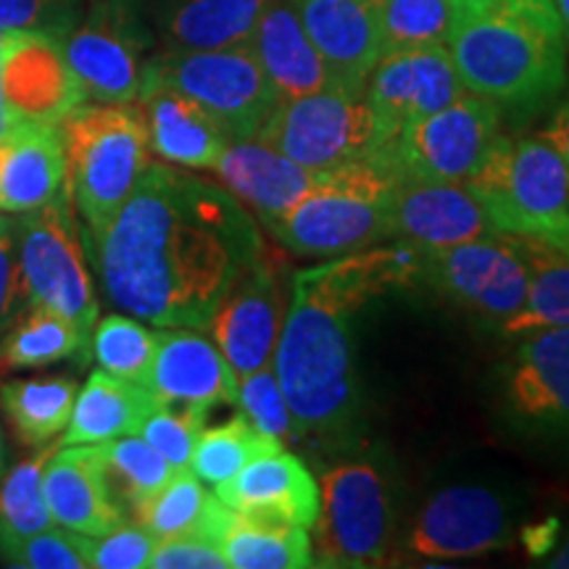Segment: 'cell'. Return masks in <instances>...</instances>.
<instances>
[{"mask_svg": "<svg viewBox=\"0 0 569 569\" xmlns=\"http://www.w3.org/2000/svg\"><path fill=\"white\" fill-rule=\"evenodd\" d=\"M84 251L117 311L206 330L227 290L264 259V238L222 182L151 161L111 222L84 238Z\"/></svg>", "mask_w": 569, "mask_h": 569, "instance_id": "6da1fadb", "label": "cell"}, {"mask_svg": "<svg viewBox=\"0 0 569 569\" xmlns=\"http://www.w3.org/2000/svg\"><path fill=\"white\" fill-rule=\"evenodd\" d=\"M422 272V248L369 246L298 269L272 365L293 415L296 436H330L351 422L359 403L353 319L390 284Z\"/></svg>", "mask_w": 569, "mask_h": 569, "instance_id": "7a4b0ae2", "label": "cell"}, {"mask_svg": "<svg viewBox=\"0 0 569 569\" xmlns=\"http://www.w3.org/2000/svg\"><path fill=\"white\" fill-rule=\"evenodd\" d=\"M567 34L553 0L459 11L448 53L467 92L501 109H540L567 84Z\"/></svg>", "mask_w": 569, "mask_h": 569, "instance_id": "3957f363", "label": "cell"}, {"mask_svg": "<svg viewBox=\"0 0 569 569\" xmlns=\"http://www.w3.org/2000/svg\"><path fill=\"white\" fill-rule=\"evenodd\" d=\"M398 177L375 156L317 174L309 193L264 222L284 251L332 259L396 238Z\"/></svg>", "mask_w": 569, "mask_h": 569, "instance_id": "277c9868", "label": "cell"}, {"mask_svg": "<svg viewBox=\"0 0 569 569\" xmlns=\"http://www.w3.org/2000/svg\"><path fill=\"white\" fill-rule=\"evenodd\" d=\"M59 130L71 203L88 227L82 238H96L151 163L146 119L138 103H82Z\"/></svg>", "mask_w": 569, "mask_h": 569, "instance_id": "5b68a950", "label": "cell"}, {"mask_svg": "<svg viewBox=\"0 0 569 569\" xmlns=\"http://www.w3.org/2000/svg\"><path fill=\"white\" fill-rule=\"evenodd\" d=\"M13 232L27 301L59 311L90 338L101 303L69 190L40 209L17 213Z\"/></svg>", "mask_w": 569, "mask_h": 569, "instance_id": "8992f818", "label": "cell"}, {"mask_svg": "<svg viewBox=\"0 0 569 569\" xmlns=\"http://www.w3.org/2000/svg\"><path fill=\"white\" fill-rule=\"evenodd\" d=\"M467 184L498 232L540 238L569 211V169L543 132L519 140L501 134Z\"/></svg>", "mask_w": 569, "mask_h": 569, "instance_id": "52a82bcc", "label": "cell"}, {"mask_svg": "<svg viewBox=\"0 0 569 569\" xmlns=\"http://www.w3.org/2000/svg\"><path fill=\"white\" fill-rule=\"evenodd\" d=\"M315 567L369 569L388 561L396 532L393 496L372 461L356 459L325 469L315 519Z\"/></svg>", "mask_w": 569, "mask_h": 569, "instance_id": "ba28073f", "label": "cell"}, {"mask_svg": "<svg viewBox=\"0 0 569 569\" xmlns=\"http://www.w3.org/2000/svg\"><path fill=\"white\" fill-rule=\"evenodd\" d=\"M146 77L201 103L232 140L256 138L280 103L248 42L217 51H161L151 56Z\"/></svg>", "mask_w": 569, "mask_h": 569, "instance_id": "9c48e42d", "label": "cell"}, {"mask_svg": "<svg viewBox=\"0 0 569 569\" xmlns=\"http://www.w3.org/2000/svg\"><path fill=\"white\" fill-rule=\"evenodd\" d=\"M501 134V106L465 92L440 111L403 127L390 146L372 156L398 180L469 182Z\"/></svg>", "mask_w": 569, "mask_h": 569, "instance_id": "30bf717a", "label": "cell"}, {"mask_svg": "<svg viewBox=\"0 0 569 569\" xmlns=\"http://www.w3.org/2000/svg\"><path fill=\"white\" fill-rule=\"evenodd\" d=\"M256 138L274 146L309 172H327L375 153V111L367 88L332 84L277 103Z\"/></svg>", "mask_w": 569, "mask_h": 569, "instance_id": "8fae6325", "label": "cell"}, {"mask_svg": "<svg viewBox=\"0 0 569 569\" xmlns=\"http://www.w3.org/2000/svg\"><path fill=\"white\" fill-rule=\"evenodd\" d=\"M61 46L88 101H138L153 32L134 0H88Z\"/></svg>", "mask_w": 569, "mask_h": 569, "instance_id": "7c38bea8", "label": "cell"}, {"mask_svg": "<svg viewBox=\"0 0 569 569\" xmlns=\"http://www.w3.org/2000/svg\"><path fill=\"white\" fill-rule=\"evenodd\" d=\"M419 277L496 325L507 322L522 309L530 282L525 256L517 248L515 234L507 232L438 251L422 248Z\"/></svg>", "mask_w": 569, "mask_h": 569, "instance_id": "4fadbf2b", "label": "cell"}, {"mask_svg": "<svg viewBox=\"0 0 569 569\" xmlns=\"http://www.w3.org/2000/svg\"><path fill=\"white\" fill-rule=\"evenodd\" d=\"M465 92L446 46L409 48L382 56L367 80V98L375 111L377 130L375 153L390 146L403 127L440 111Z\"/></svg>", "mask_w": 569, "mask_h": 569, "instance_id": "5bb4252c", "label": "cell"}, {"mask_svg": "<svg viewBox=\"0 0 569 569\" xmlns=\"http://www.w3.org/2000/svg\"><path fill=\"white\" fill-rule=\"evenodd\" d=\"M511 540V511L496 490L451 486L422 503L407 536L419 559H469L503 549Z\"/></svg>", "mask_w": 569, "mask_h": 569, "instance_id": "9a60e30c", "label": "cell"}, {"mask_svg": "<svg viewBox=\"0 0 569 569\" xmlns=\"http://www.w3.org/2000/svg\"><path fill=\"white\" fill-rule=\"evenodd\" d=\"M503 396L525 430L569 440V327L525 332L511 356Z\"/></svg>", "mask_w": 569, "mask_h": 569, "instance_id": "2e32d148", "label": "cell"}, {"mask_svg": "<svg viewBox=\"0 0 569 569\" xmlns=\"http://www.w3.org/2000/svg\"><path fill=\"white\" fill-rule=\"evenodd\" d=\"M284 309L288 301H284L280 274L267 259L256 261L227 290L206 330L211 332V340L224 353L238 380L272 361Z\"/></svg>", "mask_w": 569, "mask_h": 569, "instance_id": "e0dca14e", "label": "cell"}, {"mask_svg": "<svg viewBox=\"0 0 569 569\" xmlns=\"http://www.w3.org/2000/svg\"><path fill=\"white\" fill-rule=\"evenodd\" d=\"M159 346L148 375V390L159 403L209 415L238 407V375L224 353L196 327H159Z\"/></svg>", "mask_w": 569, "mask_h": 569, "instance_id": "ac0fdd59", "label": "cell"}, {"mask_svg": "<svg viewBox=\"0 0 569 569\" xmlns=\"http://www.w3.org/2000/svg\"><path fill=\"white\" fill-rule=\"evenodd\" d=\"M0 90L13 117L46 124H59L69 111L88 101L61 40L40 32L9 30Z\"/></svg>", "mask_w": 569, "mask_h": 569, "instance_id": "d6986e66", "label": "cell"}, {"mask_svg": "<svg viewBox=\"0 0 569 569\" xmlns=\"http://www.w3.org/2000/svg\"><path fill=\"white\" fill-rule=\"evenodd\" d=\"M393 222L396 238L425 251L469 243L498 232L486 206L467 182L398 180Z\"/></svg>", "mask_w": 569, "mask_h": 569, "instance_id": "ffe728a7", "label": "cell"}, {"mask_svg": "<svg viewBox=\"0 0 569 569\" xmlns=\"http://www.w3.org/2000/svg\"><path fill=\"white\" fill-rule=\"evenodd\" d=\"M42 493L56 525L98 538L127 522L113 501L101 443L59 446L42 469Z\"/></svg>", "mask_w": 569, "mask_h": 569, "instance_id": "44dd1931", "label": "cell"}, {"mask_svg": "<svg viewBox=\"0 0 569 569\" xmlns=\"http://www.w3.org/2000/svg\"><path fill=\"white\" fill-rule=\"evenodd\" d=\"M306 34L346 88H367L382 59L377 0H290Z\"/></svg>", "mask_w": 569, "mask_h": 569, "instance_id": "7402d4cb", "label": "cell"}, {"mask_svg": "<svg viewBox=\"0 0 569 569\" xmlns=\"http://www.w3.org/2000/svg\"><path fill=\"white\" fill-rule=\"evenodd\" d=\"M134 103L146 119L151 153L174 167L213 172L232 138L201 103L153 77H142Z\"/></svg>", "mask_w": 569, "mask_h": 569, "instance_id": "603a6c76", "label": "cell"}, {"mask_svg": "<svg viewBox=\"0 0 569 569\" xmlns=\"http://www.w3.org/2000/svg\"><path fill=\"white\" fill-rule=\"evenodd\" d=\"M238 515L288 519L311 530L319 515V486L311 469L296 453H261L238 475L213 488Z\"/></svg>", "mask_w": 569, "mask_h": 569, "instance_id": "cb8c5ba5", "label": "cell"}, {"mask_svg": "<svg viewBox=\"0 0 569 569\" xmlns=\"http://www.w3.org/2000/svg\"><path fill=\"white\" fill-rule=\"evenodd\" d=\"M67 184V153L59 124L17 119L0 142V211L24 213L59 198Z\"/></svg>", "mask_w": 569, "mask_h": 569, "instance_id": "d4e9b609", "label": "cell"}, {"mask_svg": "<svg viewBox=\"0 0 569 569\" xmlns=\"http://www.w3.org/2000/svg\"><path fill=\"white\" fill-rule=\"evenodd\" d=\"M213 172L261 224L280 217L298 198L309 193L319 174L303 169L261 138L227 142Z\"/></svg>", "mask_w": 569, "mask_h": 569, "instance_id": "484cf974", "label": "cell"}, {"mask_svg": "<svg viewBox=\"0 0 569 569\" xmlns=\"http://www.w3.org/2000/svg\"><path fill=\"white\" fill-rule=\"evenodd\" d=\"M280 101L338 84L315 42L306 34L290 0H274L248 40Z\"/></svg>", "mask_w": 569, "mask_h": 569, "instance_id": "4316f807", "label": "cell"}, {"mask_svg": "<svg viewBox=\"0 0 569 569\" xmlns=\"http://www.w3.org/2000/svg\"><path fill=\"white\" fill-rule=\"evenodd\" d=\"M274 0H156L161 51H217L243 46Z\"/></svg>", "mask_w": 569, "mask_h": 569, "instance_id": "83f0119b", "label": "cell"}, {"mask_svg": "<svg viewBox=\"0 0 569 569\" xmlns=\"http://www.w3.org/2000/svg\"><path fill=\"white\" fill-rule=\"evenodd\" d=\"M156 407L159 401L146 386L96 369L77 390L74 409L59 446L106 443V440L132 436L140 432L142 422Z\"/></svg>", "mask_w": 569, "mask_h": 569, "instance_id": "f1b7e54d", "label": "cell"}, {"mask_svg": "<svg viewBox=\"0 0 569 569\" xmlns=\"http://www.w3.org/2000/svg\"><path fill=\"white\" fill-rule=\"evenodd\" d=\"M227 567L232 569H306L315 567L309 528L288 519L251 517L234 511L222 536Z\"/></svg>", "mask_w": 569, "mask_h": 569, "instance_id": "f546056e", "label": "cell"}, {"mask_svg": "<svg viewBox=\"0 0 569 569\" xmlns=\"http://www.w3.org/2000/svg\"><path fill=\"white\" fill-rule=\"evenodd\" d=\"M515 240L528 264V298L498 330L503 336H525L543 327H569V256L530 234H515Z\"/></svg>", "mask_w": 569, "mask_h": 569, "instance_id": "4dcf8cb0", "label": "cell"}, {"mask_svg": "<svg viewBox=\"0 0 569 569\" xmlns=\"http://www.w3.org/2000/svg\"><path fill=\"white\" fill-rule=\"evenodd\" d=\"M77 390L74 377H19L0 386V403L21 443L42 448L67 430Z\"/></svg>", "mask_w": 569, "mask_h": 569, "instance_id": "1f68e13d", "label": "cell"}, {"mask_svg": "<svg viewBox=\"0 0 569 569\" xmlns=\"http://www.w3.org/2000/svg\"><path fill=\"white\" fill-rule=\"evenodd\" d=\"M90 338L71 319L40 303H27L0 346V361L11 369H42L88 356Z\"/></svg>", "mask_w": 569, "mask_h": 569, "instance_id": "d6a6232c", "label": "cell"}, {"mask_svg": "<svg viewBox=\"0 0 569 569\" xmlns=\"http://www.w3.org/2000/svg\"><path fill=\"white\" fill-rule=\"evenodd\" d=\"M101 446L113 501L119 503L124 517L132 515L138 519L146 503L174 478L177 469L138 432L106 440Z\"/></svg>", "mask_w": 569, "mask_h": 569, "instance_id": "836d02e7", "label": "cell"}, {"mask_svg": "<svg viewBox=\"0 0 569 569\" xmlns=\"http://www.w3.org/2000/svg\"><path fill=\"white\" fill-rule=\"evenodd\" d=\"M280 448H284L282 440L264 436L243 415H238L217 427H203L193 448V457H190V472L203 486L217 488L219 482L238 475L251 459L269 451H280Z\"/></svg>", "mask_w": 569, "mask_h": 569, "instance_id": "e575fe53", "label": "cell"}, {"mask_svg": "<svg viewBox=\"0 0 569 569\" xmlns=\"http://www.w3.org/2000/svg\"><path fill=\"white\" fill-rule=\"evenodd\" d=\"M156 346H159L156 330L142 319L122 315V311L98 317L90 332V348L98 369L122 380L140 382L146 388L156 359Z\"/></svg>", "mask_w": 569, "mask_h": 569, "instance_id": "d590c367", "label": "cell"}, {"mask_svg": "<svg viewBox=\"0 0 569 569\" xmlns=\"http://www.w3.org/2000/svg\"><path fill=\"white\" fill-rule=\"evenodd\" d=\"M56 448L59 443L42 446L0 478V538H24L56 525L42 493V469Z\"/></svg>", "mask_w": 569, "mask_h": 569, "instance_id": "8d00e7d4", "label": "cell"}, {"mask_svg": "<svg viewBox=\"0 0 569 569\" xmlns=\"http://www.w3.org/2000/svg\"><path fill=\"white\" fill-rule=\"evenodd\" d=\"M457 13L451 0H380L382 56L446 46Z\"/></svg>", "mask_w": 569, "mask_h": 569, "instance_id": "74e56055", "label": "cell"}, {"mask_svg": "<svg viewBox=\"0 0 569 569\" xmlns=\"http://www.w3.org/2000/svg\"><path fill=\"white\" fill-rule=\"evenodd\" d=\"M209 490L201 480L196 478L190 469H180L174 478L156 493L146 509L140 511L134 522H140L156 538H174L198 532L201 536V525L211 501Z\"/></svg>", "mask_w": 569, "mask_h": 569, "instance_id": "f35d334b", "label": "cell"}, {"mask_svg": "<svg viewBox=\"0 0 569 569\" xmlns=\"http://www.w3.org/2000/svg\"><path fill=\"white\" fill-rule=\"evenodd\" d=\"M92 538L61 525L24 538H0V559L24 569H90Z\"/></svg>", "mask_w": 569, "mask_h": 569, "instance_id": "ab89813d", "label": "cell"}, {"mask_svg": "<svg viewBox=\"0 0 569 569\" xmlns=\"http://www.w3.org/2000/svg\"><path fill=\"white\" fill-rule=\"evenodd\" d=\"M238 409L256 430L272 436L282 443L298 438L293 415H290L288 398L282 393L280 380H277L274 365L259 367L256 372L238 380Z\"/></svg>", "mask_w": 569, "mask_h": 569, "instance_id": "60d3db41", "label": "cell"}, {"mask_svg": "<svg viewBox=\"0 0 569 569\" xmlns=\"http://www.w3.org/2000/svg\"><path fill=\"white\" fill-rule=\"evenodd\" d=\"M206 417L209 415L196 409L159 403L142 422L138 436L146 438L180 472V469H190V457L206 427Z\"/></svg>", "mask_w": 569, "mask_h": 569, "instance_id": "b9f144b4", "label": "cell"}, {"mask_svg": "<svg viewBox=\"0 0 569 569\" xmlns=\"http://www.w3.org/2000/svg\"><path fill=\"white\" fill-rule=\"evenodd\" d=\"M82 9L84 0H0V30L40 32L63 40Z\"/></svg>", "mask_w": 569, "mask_h": 569, "instance_id": "7bdbcfd3", "label": "cell"}, {"mask_svg": "<svg viewBox=\"0 0 569 569\" xmlns=\"http://www.w3.org/2000/svg\"><path fill=\"white\" fill-rule=\"evenodd\" d=\"M156 540L159 538L140 522H122L106 536L92 538L90 565L96 569H146Z\"/></svg>", "mask_w": 569, "mask_h": 569, "instance_id": "ee69618b", "label": "cell"}, {"mask_svg": "<svg viewBox=\"0 0 569 569\" xmlns=\"http://www.w3.org/2000/svg\"><path fill=\"white\" fill-rule=\"evenodd\" d=\"M27 303L30 301H27L24 282H21L13 219L0 211V346L21 311L27 309Z\"/></svg>", "mask_w": 569, "mask_h": 569, "instance_id": "f6af8a7d", "label": "cell"}, {"mask_svg": "<svg viewBox=\"0 0 569 569\" xmlns=\"http://www.w3.org/2000/svg\"><path fill=\"white\" fill-rule=\"evenodd\" d=\"M151 569H227L222 546L217 540L188 532V536L156 540L148 561Z\"/></svg>", "mask_w": 569, "mask_h": 569, "instance_id": "bcb514c9", "label": "cell"}, {"mask_svg": "<svg viewBox=\"0 0 569 569\" xmlns=\"http://www.w3.org/2000/svg\"><path fill=\"white\" fill-rule=\"evenodd\" d=\"M543 134L557 146V151L561 153V159H565L569 169V98L559 106L557 113H553V119L543 130Z\"/></svg>", "mask_w": 569, "mask_h": 569, "instance_id": "7dc6e473", "label": "cell"}, {"mask_svg": "<svg viewBox=\"0 0 569 569\" xmlns=\"http://www.w3.org/2000/svg\"><path fill=\"white\" fill-rule=\"evenodd\" d=\"M557 532H559V522H546L543 528H528L525 530V546L532 557H549L553 551V543H557Z\"/></svg>", "mask_w": 569, "mask_h": 569, "instance_id": "c3c4849f", "label": "cell"}, {"mask_svg": "<svg viewBox=\"0 0 569 569\" xmlns=\"http://www.w3.org/2000/svg\"><path fill=\"white\" fill-rule=\"evenodd\" d=\"M543 567H551V569H569V532L565 536V540L553 549L549 557H546Z\"/></svg>", "mask_w": 569, "mask_h": 569, "instance_id": "681fc988", "label": "cell"}, {"mask_svg": "<svg viewBox=\"0 0 569 569\" xmlns=\"http://www.w3.org/2000/svg\"><path fill=\"white\" fill-rule=\"evenodd\" d=\"M19 117H13V113L9 111V106L0 103V142L6 140V134H9L13 130V124H17Z\"/></svg>", "mask_w": 569, "mask_h": 569, "instance_id": "f907efd6", "label": "cell"}, {"mask_svg": "<svg viewBox=\"0 0 569 569\" xmlns=\"http://www.w3.org/2000/svg\"><path fill=\"white\" fill-rule=\"evenodd\" d=\"M451 3L457 6V11H480L488 9V6L501 3V0H451Z\"/></svg>", "mask_w": 569, "mask_h": 569, "instance_id": "816d5d0a", "label": "cell"}, {"mask_svg": "<svg viewBox=\"0 0 569 569\" xmlns=\"http://www.w3.org/2000/svg\"><path fill=\"white\" fill-rule=\"evenodd\" d=\"M553 6H557L561 27H565V34H567V40H569V0H553Z\"/></svg>", "mask_w": 569, "mask_h": 569, "instance_id": "f5cc1de1", "label": "cell"}, {"mask_svg": "<svg viewBox=\"0 0 569 569\" xmlns=\"http://www.w3.org/2000/svg\"><path fill=\"white\" fill-rule=\"evenodd\" d=\"M6 38H9V30H0V74H3V56H6ZM0 103H3V90H0Z\"/></svg>", "mask_w": 569, "mask_h": 569, "instance_id": "db71d44e", "label": "cell"}, {"mask_svg": "<svg viewBox=\"0 0 569 569\" xmlns=\"http://www.w3.org/2000/svg\"><path fill=\"white\" fill-rule=\"evenodd\" d=\"M6 475V448H3V432H0V478Z\"/></svg>", "mask_w": 569, "mask_h": 569, "instance_id": "11a10c76", "label": "cell"}, {"mask_svg": "<svg viewBox=\"0 0 569 569\" xmlns=\"http://www.w3.org/2000/svg\"><path fill=\"white\" fill-rule=\"evenodd\" d=\"M565 253H567V256H569V248H567V251H565Z\"/></svg>", "mask_w": 569, "mask_h": 569, "instance_id": "9f6ffc18", "label": "cell"}, {"mask_svg": "<svg viewBox=\"0 0 569 569\" xmlns=\"http://www.w3.org/2000/svg\"><path fill=\"white\" fill-rule=\"evenodd\" d=\"M377 3H380V0H377Z\"/></svg>", "mask_w": 569, "mask_h": 569, "instance_id": "6f0895ef", "label": "cell"}]
</instances>
